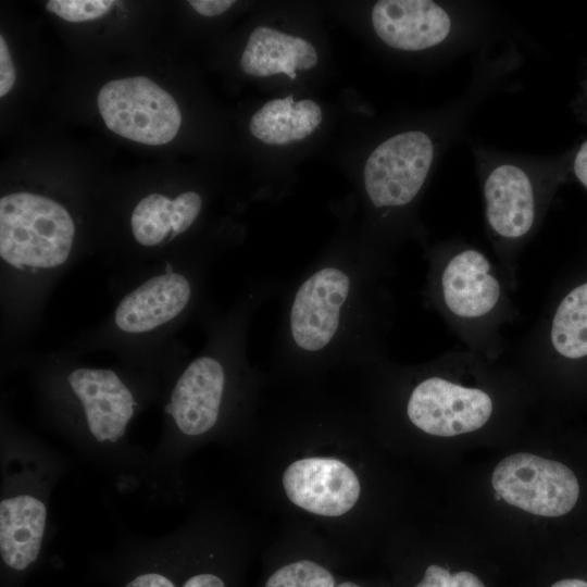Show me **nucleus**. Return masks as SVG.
Listing matches in <instances>:
<instances>
[{
	"mask_svg": "<svg viewBox=\"0 0 587 587\" xmlns=\"http://www.w3.org/2000/svg\"><path fill=\"white\" fill-rule=\"evenodd\" d=\"M391 265L377 253L327 255L288 286L273 355L287 369L314 371L382 361L392 300Z\"/></svg>",
	"mask_w": 587,
	"mask_h": 587,
	"instance_id": "1",
	"label": "nucleus"
},
{
	"mask_svg": "<svg viewBox=\"0 0 587 587\" xmlns=\"http://www.w3.org/2000/svg\"><path fill=\"white\" fill-rule=\"evenodd\" d=\"M272 288L271 283L253 284L227 312L209 316L202 350L164 379L161 436L142 482L151 499L180 496L187 454L242 411L254 375L247 352L249 324Z\"/></svg>",
	"mask_w": 587,
	"mask_h": 587,
	"instance_id": "2",
	"label": "nucleus"
},
{
	"mask_svg": "<svg viewBox=\"0 0 587 587\" xmlns=\"http://www.w3.org/2000/svg\"><path fill=\"white\" fill-rule=\"evenodd\" d=\"M34 394L45 424L125 491L142 486L149 453L128 429L135 417L161 401L163 380L137 366L88 365L73 353L33 363Z\"/></svg>",
	"mask_w": 587,
	"mask_h": 587,
	"instance_id": "3",
	"label": "nucleus"
},
{
	"mask_svg": "<svg viewBox=\"0 0 587 587\" xmlns=\"http://www.w3.org/2000/svg\"><path fill=\"white\" fill-rule=\"evenodd\" d=\"M209 265L165 259L129 274L108 319L77 348L107 347L123 363L164 379L183 361L170 358L164 345L201 309Z\"/></svg>",
	"mask_w": 587,
	"mask_h": 587,
	"instance_id": "4",
	"label": "nucleus"
},
{
	"mask_svg": "<svg viewBox=\"0 0 587 587\" xmlns=\"http://www.w3.org/2000/svg\"><path fill=\"white\" fill-rule=\"evenodd\" d=\"M0 437V557L7 570L24 573L48 544L50 499L67 461L4 408Z\"/></svg>",
	"mask_w": 587,
	"mask_h": 587,
	"instance_id": "5",
	"label": "nucleus"
},
{
	"mask_svg": "<svg viewBox=\"0 0 587 587\" xmlns=\"http://www.w3.org/2000/svg\"><path fill=\"white\" fill-rule=\"evenodd\" d=\"M425 301L440 314L467 350L494 359L503 349L502 328L517 315L513 287L480 249L459 241L428 254Z\"/></svg>",
	"mask_w": 587,
	"mask_h": 587,
	"instance_id": "6",
	"label": "nucleus"
},
{
	"mask_svg": "<svg viewBox=\"0 0 587 587\" xmlns=\"http://www.w3.org/2000/svg\"><path fill=\"white\" fill-rule=\"evenodd\" d=\"M474 155L486 232L501 271L515 288L517 260L547 211L551 178L539 159L480 148L474 150Z\"/></svg>",
	"mask_w": 587,
	"mask_h": 587,
	"instance_id": "7",
	"label": "nucleus"
},
{
	"mask_svg": "<svg viewBox=\"0 0 587 587\" xmlns=\"http://www.w3.org/2000/svg\"><path fill=\"white\" fill-rule=\"evenodd\" d=\"M435 157L436 142L423 130L396 134L374 149L365 163L363 180L366 196L382 220L413 204Z\"/></svg>",
	"mask_w": 587,
	"mask_h": 587,
	"instance_id": "8",
	"label": "nucleus"
},
{
	"mask_svg": "<svg viewBox=\"0 0 587 587\" xmlns=\"http://www.w3.org/2000/svg\"><path fill=\"white\" fill-rule=\"evenodd\" d=\"M97 101L107 127L136 142L167 143L176 136L182 123L174 98L145 76L107 83Z\"/></svg>",
	"mask_w": 587,
	"mask_h": 587,
	"instance_id": "9",
	"label": "nucleus"
},
{
	"mask_svg": "<svg viewBox=\"0 0 587 587\" xmlns=\"http://www.w3.org/2000/svg\"><path fill=\"white\" fill-rule=\"evenodd\" d=\"M494 410V399L485 389L437 372L419 379L405 403L408 421L421 432L438 437L476 432L488 423Z\"/></svg>",
	"mask_w": 587,
	"mask_h": 587,
	"instance_id": "10",
	"label": "nucleus"
},
{
	"mask_svg": "<svg viewBox=\"0 0 587 587\" xmlns=\"http://www.w3.org/2000/svg\"><path fill=\"white\" fill-rule=\"evenodd\" d=\"M491 483L499 498L541 516L569 513L579 496V484L571 469L527 452L501 460L494 470Z\"/></svg>",
	"mask_w": 587,
	"mask_h": 587,
	"instance_id": "11",
	"label": "nucleus"
},
{
	"mask_svg": "<svg viewBox=\"0 0 587 587\" xmlns=\"http://www.w3.org/2000/svg\"><path fill=\"white\" fill-rule=\"evenodd\" d=\"M371 20L384 43L412 52L451 45L465 27L459 11L430 0H380Z\"/></svg>",
	"mask_w": 587,
	"mask_h": 587,
	"instance_id": "12",
	"label": "nucleus"
},
{
	"mask_svg": "<svg viewBox=\"0 0 587 587\" xmlns=\"http://www.w3.org/2000/svg\"><path fill=\"white\" fill-rule=\"evenodd\" d=\"M282 484L288 500L320 516L337 517L359 501L361 484L355 472L333 457H305L291 462Z\"/></svg>",
	"mask_w": 587,
	"mask_h": 587,
	"instance_id": "13",
	"label": "nucleus"
},
{
	"mask_svg": "<svg viewBox=\"0 0 587 587\" xmlns=\"http://www.w3.org/2000/svg\"><path fill=\"white\" fill-rule=\"evenodd\" d=\"M195 536L193 523L161 537L145 538L134 534L122 537L123 545L139 559L140 570L123 587H226L214 572H189Z\"/></svg>",
	"mask_w": 587,
	"mask_h": 587,
	"instance_id": "14",
	"label": "nucleus"
},
{
	"mask_svg": "<svg viewBox=\"0 0 587 587\" xmlns=\"http://www.w3.org/2000/svg\"><path fill=\"white\" fill-rule=\"evenodd\" d=\"M542 355L566 363L587 361V278L557 302L542 330Z\"/></svg>",
	"mask_w": 587,
	"mask_h": 587,
	"instance_id": "15",
	"label": "nucleus"
},
{
	"mask_svg": "<svg viewBox=\"0 0 587 587\" xmlns=\"http://www.w3.org/2000/svg\"><path fill=\"white\" fill-rule=\"evenodd\" d=\"M173 199L152 192L138 201L130 214V232L142 249H161L175 240L173 235Z\"/></svg>",
	"mask_w": 587,
	"mask_h": 587,
	"instance_id": "16",
	"label": "nucleus"
},
{
	"mask_svg": "<svg viewBox=\"0 0 587 587\" xmlns=\"http://www.w3.org/2000/svg\"><path fill=\"white\" fill-rule=\"evenodd\" d=\"M264 587H336L333 574L321 564L300 560L276 570Z\"/></svg>",
	"mask_w": 587,
	"mask_h": 587,
	"instance_id": "17",
	"label": "nucleus"
},
{
	"mask_svg": "<svg viewBox=\"0 0 587 587\" xmlns=\"http://www.w3.org/2000/svg\"><path fill=\"white\" fill-rule=\"evenodd\" d=\"M114 4L112 0H50L46 9L67 22H85L105 15Z\"/></svg>",
	"mask_w": 587,
	"mask_h": 587,
	"instance_id": "18",
	"label": "nucleus"
},
{
	"mask_svg": "<svg viewBox=\"0 0 587 587\" xmlns=\"http://www.w3.org/2000/svg\"><path fill=\"white\" fill-rule=\"evenodd\" d=\"M202 205V198L196 191L189 190L174 197L172 225L175 239L192 226L201 213Z\"/></svg>",
	"mask_w": 587,
	"mask_h": 587,
	"instance_id": "19",
	"label": "nucleus"
},
{
	"mask_svg": "<svg viewBox=\"0 0 587 587\" xmlns=\"http://www.w3.org/2000/svg\"><path fill=\"white\" fill-rule=\"evenodd\" d=\"M415 587H485L482 580L471 572L451 574L445 567L432 564L423 579Z\"/></svg>",
	"mask_w": 587,
	"mask_h": 587,
	"instance_id": "20",
	"label": "nucleus"
},
{
	"mask_svg": "<svg viewBox=\"0 0 587 587\" xmlns=\"http://www.w3.org/2000/svg\"><path fill=\"white\" fill-rule=\"evenodd\" d=\"M15 82V70L11 60L9 47L0 36V97H4L13 87Z\"/></svg>",
	"mask_w": 587,
	"mask_h": 587,
	"instance_id": "21",
	"label": "nucleus"
},
{
	"mask_svg": "<svg viewBox=\"0 0 587 587\" xmlns=\"http://www.w3.org/2000/svg\"><path fill=\"white\" fill-rule=\"evenodd\" d=\"M188 3L201 15L216 16L227 11L233 0H189Z\"/></svg>",
	"mask_w": 587,
	"mask_h": 587,
	"instance_id": "22",
	"label": "nucleus"
},
{
	"mask_svg": "<svg viewBox=\"0 0 587 587\" xmlns=\"http://www.w3.org/2000/svg\"><path fill=\"white\" fill-rule=\"evenodd\" d=\"M573 173L587 189V140L582 143L573 160Z\"/></svg>",
	"mask_w": 587,
	"mask_h": 587,
	"instance_id": "23",
	"label": "nucleus"
},
{
	"mask_svg": "<svg viewBox=\"0 0 587 587\" xmlns=\"http://www.w3.org/2000/svg\"><path fill=\"white\" fill-rule=\"evenodd\" d=\"M310 125L313 129H315L322 122V110L320 105L314 102L310 109Z\"/></svg>",
	"mask_w": 587,
	"mask_h": 587,
	"instance_id": "24",
	"label": "nucleus"
},
{
	"mask_svg": "<svg viewBox=\"0 0 587 587\" xmlns=\"http://www.w3.org/2000/svg\"><path fill=\"white\" fill-rule=\"evenodd\" d=\"M551 587H587V582L577 578H566L554 583Z\"/></svg>",
	"mask_w": 587,
	"mask_h": 587,
	"instance_id": "25",
	"label": "nucleus"
},
{
	"mask_svg": "<svg viewBox=\"0 0 587 587\" xmlns=\"http://www.w3.org/2000/svg\"><path fill=\"white\" fill-rule=\"evenodd\" d=\"M274 134L276 137L275 145H285L292 140L290 134L282 133L279 130L274 132Z\"/></svg>",
	"mask_w": 587,
	"mask_h": 587,
	"instance_id": "26",
	"label": "nucleus"
},
{
	"mask_svg": "<svg viewBox=\"0 0 587 587\" xmlns=\"http://www.w3.org/2000/svg\"><path fill=\"white\" fill-rule=\"evenodd\" d=\"M292 140H302L309 136V134L301 128H292L290 133Z\"/></svg>",
	"mask_w": 587,
	"mask_h": 587,
	"instance_id": "27",
	"label": "nucleus"
},
{
	"mask_svg": "<svg viewBox=\"0 0 587 587\" xmlns=\"http://www.w3.org/2000/svg\"><path fill=\"white\" fill-rule=\"evenodd\" d=\"M336 587H361V586L352 582H344V583L338 584Z\"/></svg>",
	"mask_w": 587,
	"mask_h": 587,
	"instance_id": "28",
	"label": "nucleus"
}]
</instances>
